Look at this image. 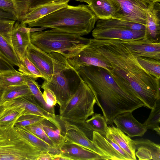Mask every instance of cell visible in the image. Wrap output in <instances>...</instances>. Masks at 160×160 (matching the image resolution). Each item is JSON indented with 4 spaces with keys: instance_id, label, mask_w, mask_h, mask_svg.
<instances>
[{
    "instance_id": "cell-11",
    "label": "cell",
    "mask_w": 160,
    "mask_h": 160,
    "mask_svg": "<svg viewBox=\"0 0 160 160\" xmlns=\"http://www.w3.org/2000/svg\"><path fill=\"white\" fill-rule=\"evenodd\" d=\"M61 126V132L65 141L81 146L99 154L103 160H109L108 157L84 134L73 125L64 123L57 117Z\"/></svg>"
},
{
    "instance_id": "cell-38",
    "label": "cell",
    "mask_w": 160,
    "mask_h": 160,
    "mask_svg": "<svg viewBox=\"0 0 160 160\" xmlns=\"http://www.w3.org/2000/svg\"><path fill=\"white\" fill-rule=\"evenodd\" d=\"M25 127L51 147L57 148L46 133L40 122Z\"/></svg>"
},
{
    "instance_id": "cell-35",
    "label": "cell",
    "mask_w": 160,
    "mask_h": 160,
    "mask_svg": "<svg viewBox=\"0 0 160 160\" xmlns=\"http://www.w3.org/2000/svg\"><path fill=\"white\" fill-rule=\"evenodd\" d=\"M85 122L89 128L93 131L98 132L102 135H106L107 123L104 117L101 114H94L90 118L87 119Z\"/></svg>"
},
{
    "instance_id": "cell-1",
    "label": "cell",
    "mask_w": 160,
    "mask_h": 160,
    "mask_svg": "<svg viewBox=\"0 0 160 160\" xmlns=\"http://www.w3.org/2000/svg\"><path fill=\"white\" fill-rule=\"evenodd\" d=\"M88 44L105 62L115 82L127 92L137 96L151 109L160 98V81L143 68L135 53L120 40L89 38Z\"/></svg>"
},
{
    "instance_id": "cell-47",
    "label": "cell",
    "mask_w": 160,
    "mask_h": 160,
    "mask_svg": "<svg viewBox=\"0 0 160 160\" xmlns=\"http://www.w3.org/2000/svg\"><path fill=\"white\" fill-rule=\"evenodd\" d=\"M3 90L4 88L2 87L0 83V94H2V93Z\"/></svg>"
},
{
    "instance_id": "cell-14",
    "label": "cell",
    "mask_w": 160,
    "mask_h": 160,
    "mask_svg": "<svg viewBox=\"0 0 160 160\" xmlns=\"http://www.w3.org/2000/svg\"><path fill=\"white\" fill-rule=\"evenodd\" d=\"M16 21L0 18V52L13 66H18V60L13 48L11 40L13 28Z\"/></svg>"
},
{
    "instance_id": "cell-23",
    "label": "cell",
    "mask_w": 160,
    "mask_h": 160,
    "mask_svg": "<svg viewBox=\"0 0 160 160\" xmlns=\"http://www.w3.org/2000/svg\"><path fill=\"white\" fill-rule=\"evenodd\" d=\"M88 4L98 19L114 18L115 10L109 0H88Z\"/></svg>"
},
{
    "instance_id": "cell-37",
    "label": "cell",
    "mask_w": 160,
    "mask_h": 160,
    "mask_svg": "<svg viewBox=\"0 0 160 160\" xmlns=\"http://www.w3.org/2000/svg\"><path fill=\"white\" fill-rule=\"evenodd\" d=\"M58 118L62 122L73 126L84 134L88 138L92 141L93 131L87 125L85 121H79L59 117Z\"/></svg>"
},
{
    "instance_id": "cell-8",
    "label": "cell",
    "mask_w": 160,
    "mask_h": 160,
    "mask_svg": "<svg viewBox=\"0 0 160 160\" xmlns=\"http://www.w3.org/2000/svg\"><path fill=\"white\" fill-rule=\"evenodd\" d=\"M2 105L6 109L23 112V115L32 114L40 116L49 120L58 128L60 127L56 115L50 113L43 108L38 103L33 95L6 101L3 103Z\"/></svg>"
},
{
    "instance_id": "cell-21",
    "label": "cell",
    "mask_w": 160,
    "mask_h": 160,
    "mask_svg": "<svg viewBox=\"0 0 160 160\" xmlns=\"http://www.w3.org/2000/svg\"><path fill=\"white\" fill-rule=\"evenodd\" d=\"M105 136L116 143L131 157L133 160L137 159L134 140L125 134L120 129L113 126H108Z\"/></svg>"
},
{
    "instance_id": "cell-6",
    "label": "cell",
    "mask_w": 160,
    "mask_h": 160,
    "mask_svg": "<svg viewBox=\"0 0 160 160\" xmlns=\"http://www.w3.org/2000/svg\"><path fill=\"white\" fill-rule=\"evenodd\" d=\"M68 101L60 108V118L85 121L94 114L96 100L91 89L82 79Z\"/></svg>"
},
{
    "instance_id": "cell-12",
    "label": "cell",
    "mask_w": 160,
    "mask_h": 160,
    "mask_svg": "<svg viewBox=\"0 0 160 160\" xmlns=\"http://www.w3.org/2000/svg\"><path fill=\"white\" fill-rule=\"evenodd\" d=\"M137 56L160 61V43L158 40L147 38L135 39L121 40Z\"/></svg>"
},
{
    "instance_id": "cell-28",
    "label": "cell",
    "mask_w": 160,
    "mask_h": 160,
    "mask_svg": "<svg viewBox=\"0 0 160 160\" xmlns=\"http://www.w3.org/2000/svg\"><path fill=\"white\" fill-rule=\"evenodd\" d=\"M46 133L57 148L65 141L61 130L52 122L44 118L40 122Z\"/></svg>"
},
{
    "instance_id": "cell-17",
    "label": "cell",
    "mask_w": 160,
    "mask_h": 160,
    "mask_svg": "<svg viewBox=\"0 0 160 160\" xmlns=\"http://www.w3.org/2000/svg\"><path fill=\"white\" fill-rule=\"evenodd\" d=\"M132 112H126L118 115L114 118L113 123L117 128L130 138L142 137L147 129L143 124L140 123L134 118Z\"/></svg>"
},
{
    "instance_id": "cell-27",
    "label": "cell",
    "mask_w": 160,
    "mask_h": 160,
    "mask_svg": "<svg viewBox=\"0 0 160 160\" xmlns=\"http://www.w3.org/2000/svg\"><path fill=\"white\" fill-rule=\"evenodd\" d=\"M92 141L97 147L108 155L109 160H124L122 156L107 140L105 136L93 131Z\"/></svg>"
},
{
    "instance_id": "cell-18",
    "label": "cell",
    "mask_w": 160,
    "mask_h": 160,
    "mask_svg": "<svg viewBox=\"0 0 160 160\" xmlns=\"http://www.w3.org/2000/svg\"><path fill=\"white\" fill-rule=\"evenodd\" d=\"M60 154L69 160L102 159L96 153L79 145L65 141L58 148Z\"/></svg>"
},
{
    "instance_id": "cell-31",
    "label": "cell",
    "mask_w": 160,
    "mask_h": 160,
    "mask_svg": "<svg viewBox=\"0 0 160 160\" xmlns=\"http://www.w3.org/2000/svg\"><path fill=\"white\" fill-rule=\"evenodd\" d=\"M33 95L26 84L10 86L4 88L2 94V99L4 102L20 97Z\"/></svg>"
},
{
    "instance_id": "cell-7",
    "label": "cell",
    "mask_w": 160,
    "mask_h": 160,
    "mask_svg": "<svg viewBox=\"0 0 160 160\" xmlns=\"http://www.w3.org/2000/svg\"><path fill=\"white\" fill-rule=\"evenodd\" d=\"M28 59L44 76V80H48L55 74L72 69L67 59L57 52H45L31 42L26 52Z\"/></svg>"
},
{
    "instance_id": "cell-34",
    "label": "cell",
    "mask_w": 160,
    "mask_h": 160,
    "mask_svg": "<svg viewBox=\"0 0 160 160\" xmlns=\"http://www.w3.org/2000/svg\"><path fill=\"white\" fill-rule=\"evenodd\" d=\"M137 60L143 68L157 78L160 79V61L142 57H138Z\"/></svg>"
},
{
    "instance_id": "cell-48",
    "label": "cell",
    "mask_w": 160,
    "mask_h": 160,
    "mask_svg": "<svg viewBox=\"0 0 160 160\" xmlns=\"http://www.w3.org/2000/svg\"><path fill=\"white\" fill-rule=\"evenodd\" d=\"M76 1H79L81 2H84L87 3V4L88 3V0H75Z\"/></svg>"
},
{
    "instance_id": "cell-42",
    "label": "cell",
    "mask_w": 160,
    "mask_h": 160,
    "mask_svg": "<svg viewBox=\"0 0 160 160\" xmlns=\"http://www.w3.org/2000/svg\"><path fill=\"white\" fill-rule=\"evenodd\" d=\"M0 9L13 14V7L11 0H0Z\"/></svg>"
},
{
    "instance_id": "cell-13",
    "label": "cell",
    "mask_w": 160,
    "mask_h": 160,
    "mask_svg": "<svg viewBox=\"0 0 160 160\" xmlns=\"http://www.w3.org/2000/svg\"><path fill=\"white\" fill-rule=\"evenodd\" d=\"M67 59L75 72L80 68L88 66L100 67L108 72L112 70L111 66L102 60L88 44L76 55Z\"/></svg>"
},
{
    "instance_id": "cell-9",
    "label": "cell",
    "mask_w": 160,
    "mask_h": 160,
    "mask_svg": "<svg viewBox=\"0 0 160 160\" xmlns=\"http://www.w3.org/2000/svg\"><path fill=\"white\" fill-rule=\"evenodd\" d=\"M115 10L113 18L146 25L148 8L137 0H109Z\"/></svg>"
},
{
    "instance_id": "cell-24",
    "label": "cell",
    "mask_w": 160,
    "mask_h": 160,
    "mask_svg": "<svg viewBox=\"0 0 160 160\" xmlns=\"http://www.w3.org/2000/svg\"><path fill=\"white\" fill-rule=\"evenodd\" d=\"M61 0H11L13 7V14L19 21L30 9L44 4Z\"/></svg>"
},
{
    "instance_id": "cell-22",
    "label": "cell",
    "mask_w": 160,
    "mask_h": 160,
    "mask_svg": "<svg viewBox=\"0 0 160 160\" xmlns=\"http://www.w3.org/2000/svg\"><path fill=\"white\" fill-rule=\"evenodd\" d=\"M136 156L139 160H160V145L147 139L134 140Z\"/></svg>"
},
{
    "instance_id": "cell-44",
    "label": "cell",
    "mask_w": 160,
    "mask_h": 160,
    "mask_svg": "<svg viewBox=\"0 0 160 160\" xmlns=\"http://www.w3.org/2000/svg\"><path fill=\"white\" fill-rule=\"evenodd\" d=\"M0 18H5L17 21L14 16L12 13L0 9Z\"/></svg>"
},
{
    "instance_id": "cell-20",
    "label": "cell",
    "mask_w": 160,
    "mask_h": 160,
    "mask_svg": "<svg viewBox=\"0 0 160 160\" xmlns=\"http://www.w3.org/2000/svg\"><path fill=\"white\" fill-rule=\"evenodd\" d=\"M146 21L145 37L158 40L160 33V5L159 2L154 3L146 11Z\"/></svg>"
},
{
    "instance_id": "cell-2",
    "label": "cell",
    "mask_w": 160,
    "mask_h": 160,
    "mask_svg": "<svg viewBox=\"0 0 160 160\" xmlns=\"http://www.w3.org/2000/svg\"><path fill=\"white\" fill-rule=\"evenodd\" d=\"M75 73L91 89L108 124L112 125L119 114L145 107L137 96L118 85L104 68L88 66L80 68Z\"/></svg>"
},
{
    "instance_id": "cell-46",
    "label": "cell",
    "mask_w": 160,
    "mask_h": 160,
    "mask_svg": "<svg viewBox=\"0 0 160 160\" xmlns=\"http://www.w3.org/2000/svg\"><path fill=\"white\" fill-rule=\"evenodd\" d=\"M2 94H0V110L2 108V105L4 102L3 101L2 98Z\"/></svg>"
},
{
    "instance_id": "cell-32",
    "label": "cell",
    "mask_w": 160,
    "mask_h": 160,
    "mask_svg": "<svg viewBox=\"0 0 160 160\" xmlns=\"http://www.w3.org/2000/svg\"><path fill=\"white\" fill-rule=\"evenodd\" d=\"M18 71L24 76H28L35 79L42 78L45 79L44 76L39 70L28 59L26 55L18 63Z\"/></svg>"
},
{
    "instance_id": "cell-10",
    "label": "cell",
    "mask_w": 160,
    "mask_h": 160,
    "mask_svg": "<svg viewBox=\"0 0 160 160\" xmlns=\"http://www.w3.org/2000/svg\"><path fill=\"white\" fill-rule=\"evenodd\" d=\"M63 72H60L55 74L48 80H44L41 86L43 89H48L52 92L60 108L68 101L74 91L71 90L68 79Z\"/></svg>"
},
{
    "instance_id": "cell-3",
    "label": "cell",
    "mask_w": 160,
    "mask_h": 160,
    "mask_svg": "<svg viewBox=\"0 0 160 160\" xmlns=\"http://www.w3.org/2000/svg\"><path fill=\"white\" fill-rule=\"evenodd\" d=\"M88 5L67 6L27 25L55 29L83 36L89 34L98 20Z\"/></svg>"
},
{
    "instance_id": "cell-16",
    "label": "cell",
    "mask_w": 160,
    "mask_h": 160,
    "mask_svg": "<svg viewBox=\"0 0 160 160\" xmlns=\"http://www.w3.org/2000/svg\"><path fill=\"white\" fill-rule=\"evenodd\" d=\"M31 28L26 25L16 21L14 25L12 35V46L18 61L26 55L27 48L31 42Z\"/></svg>"
},
{
    "instance_id": "cell-36",
    "label": "cell",
    "mask_w": 160,
    "mask_h": 160,
    "mask_svg": "<svg viewBox=\"0 0 160 160\" xmlns=\"http://www.w3.org/2000/svg\"><path fill=\"white\" fill-rule=\"evenodd\" d=\"M23 115L22 112L6 109L2 106L0 110V126L6 125L15 122L20 116Z\"/></svg>"
},
{
    "instance_id": "cell-25",
    "label": "cell",
    "mask_w": 160,
    "mask_h": 160,
    "mask_svg": "<svg viewBox=\"0 0 160 160\" xmlns=\"http://www.w3.org/2000/svg\"><path fill=\"white\" fill-rule=\"evenodd\" d=\"M96 27L113 28L140 31L145 30V25L133 22L112 18L106 20H98Z\"/></svg>"
},
{
    "instance_id": "cell-43",
    "label": "cell",
    "mask_w": 160,
    "mask_h": 160,
    "mask_svg": "<svg viewBox=\"0 0 160 160\" xmlns=\"http://www.w3.org/2000/svg\"><path fill=\"white\" fill-rule=\"evenodd\" d=\"M53 154L48 151H41L37 160H53Z\"/></svg>"
},
{
    "instance_id": "cell-15",
    "label": "cell",
    "mask_w": 160,
    "mask_h": 160,
    "mask_svg": "<svg viewBox=\"0 0 160 160\" xmlns=\"http://www.w3.org/2000/svg\"><path fill=\"white\" fill-rule=\"evenodd\" d=\"M93 38L98 39L128 40L143 38L145 30L136 31L118 28L95 27L92 31Z\"/></svg>"
},
{
    "instance_id": "cell-41",
    "label": "cell",
    "mask_w": 160,
    "mask_h": 160,
    "mask_svg": "<svg viewBox=\"0 0 160 160\" xmlns=\"http://www.w3.org/2000/svg\"><path fill=\"white\" fill-rule=\"evenodd\" d=\"M15 70L13 65L0 52V72Z\"/></svg>"
},
{
    "instance_id": "cell-29",
    "label": "cell",
    "mask_w": 160,
    "mask_h": 160,
    "mask_svg": "<svg viewBox=\"0 0 160 160\" xmlns=\"http://www.w3.org/2000/svg\"><path fill=\"white\" fill-rule=\"evenodd\" d=\"M0 83L4 89L9 86L26 84L25 76L16 70L1 72Z\"/></svg>"
},
{
    "instance_id": "cell-5",
    "label": "cell",
    "mask_w": 160,
    "mask_h": 160,
    "mask_svg": "<svg viewBox=\"0 0 160 160\" xmlns=\"http://www.w3.org/2000/svg\"><path fill=\"white\" fill-rule=\"evenodd\" d=\"M15 122L0 126V160H37L41 150L17 132Z\"/></svg>"
},
{
    "instance_id": "cell-39",
    "label": "cell",
    "mask_w": 160,
    "mask_h": 160,
    "mask_svg": "<svg viewBox=\"0 0 160 160\" xmlns=\"http://www.w3.org/2000/svg\"><path fill=\"white\" fill-rule=\"evenodd\" d=\"M44 118L38 115L25 114L20 116L16 121L14 125L25 127L40 122Z\"/></svg>"
},
{
    "instance_id": "cell-19",
    "label": "cell",
    "mask_w": 160,
    "mask_h": 160,
    "mask_svg": "<svg viewBox=\"0 0 160 160\" xmlns=\"http://www.w3.org/2000/svg\"><path fill=\"white\" fill-rule=\"evenodd\" d=\"M70 0H61L47 3L29 10L19 21L26 25L67 5Z\"/></svg>"
},
{
    "instance_id": "cell-40",
    "label": "cell",
    "mask_w": 160,
    "mask_h": 160,
    "mask_svg": "<svg viewBox=\"0 0 160 160\" xmlns=\"http://www.w3.org/2000/svg\"><path fill=\"white\" fill-rule=\"evenodd\" d=\"M43 90L42 96L45 102L48 105L54 107L57 103V100L54 94L48 89L45 88Z\"/></svg>"
},
{
    "instance_id": "cell-45",
    "label": "cell",
    "mask_w": 160,
    "mask_h": 160,
    "mask_svg": "<svg viewBox=\"0 0 160 160\" xmlns=\"http://www.w3.org/2000/svg\"><path fill=\"white\" fill-rule=\"evenodd\" d=\"M148 8L151 6L154 3L159 2L160 0H137Z\"/></svg>"
},
{
    "instance_id": "cell-30",
    "label": "cell",
    "mask_w": 160,
    "mask_h": 160,
    "mask_svg": "<svg viewBox=\"0 0 160 160\" xmlns=\"http://www.w3.org/2000/svg\"><path fill=\"white\" fill-rule=\"evenodd\" d=\"M24 76L26 84L38 103L45 110L52 114L55 115L54 107L49 106L46 103L43 98V94L41 91L40 86L36 81L35 79L28 76Z\"/></svg>"
},
{
    "instance_id": "cell-33",
    "label": "cell",
    "mask_w": 160,
    "mask_h": 160,
    "mask_svg": "<svg viewBox=\"0 0 160 160\" xmlns=\"http://www.w3.org/2000/svg\"><path fill=\"white\" fill-rule=\"evenodd\" d=\"M160 98L156 102L148 118L143 123L147 129L155 131L160 135Z\"/></svg>"
},
{
    "instance_id": "cell-4",
    "label": "cell",
    "mask_w": 160,
    "mask_h": 160,
    "mask_svg": "<svg viewBox=\"0 0 160 160\" xmlns=\"http://www.w3.org/2000/svg\"><path fill=\"white\" fill-rule=\"evenodd\" d=\"M31 43L47 52L59 53L67 59L73 57L88 44L89 38L59 30L30 32Z\"/></svg>"
},
{
    "instance_id": "cell-26",
    "label": "cell",
    "mask_w": 160,
    "mask_h": 160,
    "mask_svg": "<svg viewBox=\"0 0 160 160\" xmlns=\"http://www.w3.org/2000/svg\"><path fill=\"white\" fill-rule=\"evenodd\" d=\"M14 128L20 134L32 144L41 149L42 151H48L53 155L60 153L58 148L51 147L25 127L14 125Z\"/></svg>"
}]
</instances>
